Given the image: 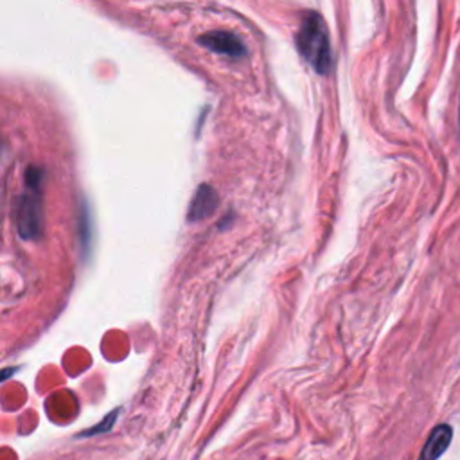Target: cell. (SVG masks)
<instances>
[{
  "instance_id": "obj_3",
  "label": "cell",
  "mask_w": 460,
  "mask_h": 460,
  "mask_svg": "<svg viewBox=\"0 0 460 460\" xmlns=\"http://www.w3.org/2000/svg\"><path fill=\"white\" fill-rule=\"evenodd\" d=\"M198 43L201 47L208 49L210 52L225 54V56L234 58V59H239L246 54V47L243 45V41L234 32H228V31L205 32L198 38Z\"/></svg>"
},
{
  "instance_id": "obj_4",
  "label": "cell",
  "mask_w": 460,
  "mask_h": 460,
  "mask_svg": "<svg viewBox=\"0 0 460 460\" xmlns=\"http://www.w3.org/2000/svg\"><path fill=\"white\" fill-rule=\"evenodd\" d=\"M451 438H453V428L449 424L435 426L420 449L419 460H438L449 447Z\"/></svg>"
},
{
  "instance_id": "obj_1",
  "label": "cell",
  "mask_w": 460,
  "mask_h": 460,
  "mask_svg": "<svg viewBox=\"0 0 460 460\" xmlns=\"http://www.w3.org/2000/svg\"><path fill=\"white\" fill-rule=\"evenodd\" d=\"M41 178L43 172L38 167H29L25 172L23 190L14 201V225L20 237L34 241L41 235L43 208H41Z\"/></svg>"
},
{
  "instance_id": "obj_5",
  "label": "cell",
  "mask_w": 460,
  "mask_h": 460,
  "mask_svg": "<svg viewBox=\"0 0 460 460\" xmlns=\"http://www.w3.org/2000/svg\"><path fill=\"white\" fill-rule=\"evenodd\" d=\"M216 207H217V194L214 192V189L208 187V185H199L192 201H190L187 219L189 221L205 219L214 212Z\"/></svg>"
},
{
  "instance_id": "obj_6",
  "label": "cell",
  "mask_w": 460,
  "mask_h": 460,
  "mask_svg": "<svg viewBox=\"0 0 460 460\" xmlns=\"http://www.w3.org/2000/svg\"><path fill=\"white\" fill-rule=\"evenodd\" d=\"M119 411H120V408L111 410L101 422H97V424H95L93 428H90V429H84V431L77 433V437H92V435H97V433H106V431H110V429L113 428L115 420H117Z\"/></svg>"
},
{
  "instance_id": "obj_2",
  "label": "cell",
  "mask_w": 460,
  "mask_h": 460,
  "mask_svg": "<svg viewBox=\"0 0 460 460\" xmlns=\"http://www.w3.org/2000/svg\"><path fill=\"white\" fill-rule=\"evenodd\" d=\"M296 49L302 58L318 74H327L331 68V45L327 25L318 13H307L295 36Z\"/></svg>"
}]
</instances>
